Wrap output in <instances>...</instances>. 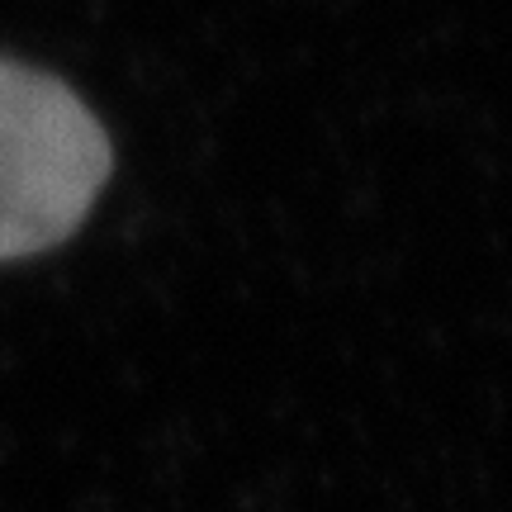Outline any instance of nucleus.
Returning a JSON list of instances; mask_svg holds the SVG:
<instances>
[{"mask_svg": "<svg viewBox=\"0 0 512 512\" xmlns=\"http://www.w3.org/2000/svg\"><path fill=\"white\" fill-rule=\"evenodd\" d=\"M110 166L105 128L57 76L0 57V261L72 238Z\"/></svg>", "mask_w": 512, "mask_h": 512, "instance_id": "nucleus-1", "label": "nucleus"}]
</instances>
